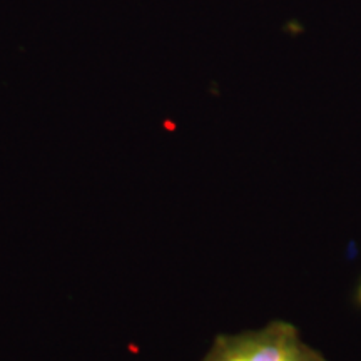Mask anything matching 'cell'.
Listing matches in <instances>:
<instances>
[{
    "label": "cell",
    "instance_id": "7a4b0ae2",
    "mask_svg": "<svg viewBox=\"0 0 361 361\" xmlns=\"http://www.w3.org/2000/svg\"><path fill=\"white\" fill-rule=\"evenodd\" d=\"M355 303L358 308H361V279H360V284L356 286V291H355Z\"/></svg>",
    "mask_w": 361,
    "mask_h": 361
},
{
    "label": "cell",
    "instance_id": "6da1fadb",
    "mask_svg": "<svg viewBox=\"0 0 361 361\" xmlns=\"http://www.w3.org/2000/svg\"><path fill=\"white\" fill-rule=\"evenodd\" d=\"M202 361H326V358L306 345L295 324L271 322L255 331L218 336Z\"/></svg>",
    "mask_w": 361,
    "mask_h": 361
}]
</instances>
